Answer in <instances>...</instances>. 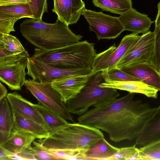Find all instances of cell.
<instances>
[{
    "label": "cell",
    "mask_w": 160,
    "mask_h": 160,
    "mask_svg": "<svg viewBox=\"0 0 160 160\" xmlns=\"http://www.w3.org/2000/svg\"><path fill=\"white\" fill-rule=\"evenodd\" d=\"M135 93L129 92L91 109L78 117V122L107 132L115 142L137 138L157 108L134 100Z\"/></svg>",
    "instance_id": "cell-1"
},
{
    "label": "cell",
    "mask_w": 160,
    "mask_h": 160,
    "mask_svg": "<svg viewBox=\"0 0 160 160\" xmlns=\"http://www.w3.org/2000/svg\"><path fill=\"white\" fill-rule=\"evenodd\" d=\"M104 137L98 129L78 122H68L50 132L46 138L37 141L48 150L86 153Z\"/></svg>",
    "instance_id": "cell-2"
},
{
    "label": "cell",
    "mask_w": 160,
    "mask_h": 160,
    "mask_svg": "<svg viewBox=\"0 0 160 160\" xmlns=\"http://www.w3.org/2000/svg\"><path fill=\"white\" fill-rule=\"evenodd\" d=\"M23 37L37 48L50 50L80 41L81 35L74 33L66 25L57 19L54 23L30 18L23 21L20 27Z\"/></svg>",
    "instance_id": "cell-3"
},
{
    "label": "cell",
    "mask_w": 160,
    "mask_h": 160,
    "mask_svg": "<svg viewBox=\"0 0 160 160\" xmlns=\"http://www.w3.org/2000/svg\"><path fill=\"white\" fill-rule=\"evenodd\" d=\"M94 44L87 40L50 50L35 49L33 59L52 66L62 69H92L97 54Z\"/></svg>",
    "instance_id": "cell-4"
},
{
    "label": "cell",
    "mask_w": 160,
    "mask_h": 160,
    "mask_svg": "<svg viewBox=\"0 0 160 160\" xmlns=\"http://www.w3.org/2000/svg\"><path fill=\"white\" fill-rule=\"evenodd\" d=\"M103 82L101 72L92 75L80 92L66 103L69 112L79 116L87 112L91 107H98L119 96L117 89L100 86Z\"/></svg>",
    "instance_id": "cell-5"
},
{
    "label": "cell",
    "mask_w": 160,
    "mask_h": 160,
    "mask_svg": "<svg viewBox=\"0 0 160 160\" xmlns=\"http://www.w3.org/2000/svg\"><path fill=\"white\" fill-rule=\"evenodd\" d=\"M24 85L38 102L66 120L74 122L73 116L69 112L61 95L52 87V83H41L29 78L26 80Z\"/></svg>",
    "instance_id": "cell-6"
},
{
    "label": "cell",
    "mask_w": 160,
    "mask_h": 160,
    "mask_svg": "<svg viewBox=\"0 0 160 160\" xmlns=\"http://www.w3.org/2000/svg\"><path fill=\"white\" fill-rule=\"evenodd\" d=\"M141 37L132 33L125 36L117 47L114 43L107 50L97 54L92 71L95 72L116 68L121 59L127 54Z\"/></svg>",
    "instance_id": "cell-7"
},
{
    "label": "cell",
    "mask_w": 160,
    "mask_h": 160,
    "mask_svg": "<svg viewBox=\"0 0 160 160\" xmlns=\"http://www.w3.org/2000/svg\"><path fill=\"white\" fill-rule=\"evenodd\" d=\"M27 74L34 81L41 83H52L63 78L87 75L92 70L88 68L62 69L56 68L29 57L27 65Z\"/></svg>",
    "instance_id": "cell-8"
},
{
    "label": "cell",
    "mask_w": 160,
    "mask_h": 160,
    "mask_svg": "<svg viewBox=\"0 0 160 160\" xmlns=\"http://www.w3.org/2000/svg\"><path fill=\"white\" fill-rule=\"evenodd\" d=\"M83 15L89 24V31L95 33L98 40L115 39L124 31L119 17L87 9Z\"/></svg>",
    "instance_id": "cell-9"
},
{
    "label": "cell",
    "mask_w": 160,
    "mask_h": 160,
    "mask_svg": "<svg viewBox=\"0 0 160 160\" xmlns=\"http://www.w3.org/2000/svg\"><path fill=\"white\" fill-rule=\"evenodd\" d=\"M154 43L153 32L142 34L130 51L119 62L116 68L120 69L132 64L149 62L153 53Z\"/></svg>",
    "instance_id": "cell-10"
},
{
    "label": "cell",
    "mask_w": 160,
    "mask_h": 160,
    "mask_svg": "<svg viewBox=\"0 0 160 160\" xmlns=\"http://www.w3.org/2000/svg\"><path fill=\"white\" fill-rule=\"evenodd\" d=\"M29 57L28 52L16 37L0 33V65L14 63Z\"/></svg>",
    "instance_id": "cell-11"
},
{
    "label": "cell",
    "mask_w": 160,
    "mask_h": 160,
    "mask_svg": "<svg viewBox=\"0 0 160 160\" xmlns=\"http://www.w3.org/2000/svg\"><path fill=\"white\" fill-rule=\"evenodd\" d=\"M28 58L14 63L0 65V81L11 90H20L24 85Z\"/></svg>",
    "instance_id": "cell-12"
},
{
    "label": "cell",
    "mask_w": 160,
    "mask_h": 160,
    "mask_svg": "<svg viewBox=\"0 0 160 160\" xmlns=\"http://www.w3.org/2000/svg\"><path fill=\"white\" fill-rule=\"evenodd\" d=\"M52 11L58 19L68 26L76 23L86 9L82 0H53Z\"/></svg>",
    "instance_id": "cell-13"
},
{
    "label": "cell",
    "mask_w": 160,
    "mask_h": 160,
    "mask_svg": "<svg viewBox=\"0 0 160 160\" xmlns=\"http://www.w3.org/2000/svg\"><path fill=\"white\" fill-rule=\"evenodd\" d=\"M95 73L92 71L87 75L72 76L61 78L52 82V85L60 94L62 101L66 103L80 92L90 77Z\"/></svg>",
    "instance_id": "cell-14"
},
{
    "label": "cell",
    "mask_w": 160,
    "mask_h": 160,
    "mask_svg": "<svg viewBox=\"0 0 160 160\" xmlns=\"http://www.w3.org/2000/svg\"><path fill=\"white\" fill-rule=\"evenodd\" d=\"M120 69L160 91V73L149 62L131 64Z\"/></svg>",
    "instance_id": "cell-15"
},
{
    "label": "cell",
    "mask_w": 160,
    "mask_h": 160,
    "mask_svg": "<svg viewBox=\"0 0 160 160\" xmlns=\"http://www.w3.org/2000/svg\"><path fill=\"white\" fill-rule=\"evenodd\" d=\"M6 98L13 113L36 122L46 127L50 132V128L32 103L14 92L8 94Z\"/></svg>",
    "instance_id": "cell-16"
},
{
    "label": "cell",
    "mask_w": 160,
    "mask_h": 160,
    "mask_svg": "<svg viewBox=\"0 0 160 160\" xmlns=\"http://www.w3.org/2000/svg\"><path fill=\"white\" fill-rule=\"evenodd\" d=\"M119 18L124 31H129L138 34L148 32L154 22L148 15L139 12L132 7L120 14Z\"/></svg>",
    "instance_id": "cell-17"
},
{
    "label": "cell",
    "mask_w": 160,
    "mask_h": 160,
    "mask_svg": "<svg viewBox=\"0 0 160 160\" xmlns=\"http://www.w3.org/2000/svg\"><path fill=\"white\" fill-rule=\"evenodd\" d=\"M160 140V105L148 120L137 137L135 144L144 146Z\"/></svg>",
    "instance_id": "cell-18"
},
{
    "label": "cell",
    "mask_w": 160,
    "mask_h": 160,
    "mask_svg": "<svg viewBox=\"0 0 160 160\" xmlns=\"http://www.w3.org/2000/svg\"><path fill=\"white\" fill-rule=\"evenodd\" d=\"M35 138V137L30 133L13 128L7 140L0 143V146L17 153L30 148Z\"/></svg>",
    "instance_id": "cell-19"
},
{
    "label": "cell",
    "mask_w": 160,
    "mask_h": 160,
    "mask_svg": "<svg viewBox=\"0 0 160 160\" xmlns=\"http://www.w3.org/2000/svg\"><path fill=\"white\" fill-rule=\"evenodd\" d=\"M102 87L114 88L128 92L130 93H139L147 97L156 98L158 90L140 81H131L115 82H102L100 84Z\"/></svg>",
    "instance_id": "cell-20"
},
{
    "label": "cell",
    "mask_w": 160,
    "mask_h": 160,
    "mask_svg": "<svg viewBox=\"0 0 160 160\" xmlns=\"http://www.w3.org/2000/svg\"><path fill=\"white\" fill-rule=\"evenodd\" d=\"M14 115L7 98L0 101V143L6 141L13 128Z\"/></svg>",
    "instance_id": "cell-21"
},
{
    "label": "cell",
    "mask_w": 160,
    "mask_h": 160,
    "mask_svg": "<svg viewBox=\"0 0 160 160\" xmlns=\"http://www.w3.org/2000/svg\"><path fill=\"white\" fill-rule=\"evenodd\" d=\"M13 128L30 133L39 139L45 138L49 135V131L42 125L17 114L13 113Z\"/></svg>",
    "instance_id": "cell-22"
},
{
    "label": "cell",
    "mask_w": 160,
    "mask_h": 160,
    "mask_svg": "<svg viewBox=\"0 0 160 160\" xmlns=\"http://www.w3.org/2000/svg\"><path fill=\"white\" fill-rule=\"evenodd\" d=\"M104 138L86 153L87 160H108L118 150Z\"/></svg>",
    "instance_id": "cell-23"
},
{
    "label": "cell",
    "mask_w": 160,
    "mask_h": 160,
    "mask_svg": "<svg viewBox=\"0 0 160 160\" xmlns=\"http://www.w3.org/2000/svg\"><path fill=\"white\" fill-rule=\"evenodd\" d=\"M44 121L48 126L50 131H53L68 123L66 120L57 113L46 107L40 102L32 103Z\"/></svg>",
    "instance_id": "cell-24"
},
{
    "label": "cell",
    "mask_w": 160,
    "mask_h": 160,
    "mask_svg": "<svg viewBox=\"0 0 160 160\" xmlns=\"http://www.w3.org/2000/svg\"><path fill=\"white\" fill-rule=\"evenodd\" d=\"M94 6L102 10L121 14L132 7V0H92Z\"/></svg>",
    "instance_id": "cell-25"
},
{
    "label": "cell",
    "mask_w": 160,
    "mask_h": 160,
    "mask_svg": "<svg viewBox=\"0 0 160 160\" xmlns=\"http://www.w3.org/2000/svg\"><path fill=\"white\" fill-rule=\"evenodd\" d=\"M0 13L14 16L19 19L25 18H33L29 3L0 6Z\"/></svg>",
    "instance_id": "cell-26"
},
{
    "label": "cell",
    "mask_w": 160,
    "mask_h": 160,
    "mask_svg": "<svg viewBox=\"0 0 160 160\" xmlns=\"http://www.w3.org/2000/svg\"><path fill=\"white\" fill-rule=\"evenodd\" d=\"M104 82H115L140 81L117 68L106 69L101 71Z\"/></svg>",
    "instance_id": "cell-27"
},
{
    "label": "cell",
    "mask_w": 160,
    "mask_h": 160,
    "mask_svg": "<svg viewBox=\"0 0 160 160\" xmlns=\"http://www.w3.org/2000/svg\"><path fill=\"white\" fill-rule=\"evenodd\" d=\"M139 160H160V140L139 149Z\"/></svg>",
    "instance_id": "cell-28"
},
{
    "label": "cell",
    "mask_w": 160,
    "mask_h": 160,
    "mask_svg": "<svg viewBox=\"0 0 160 160\" xmlns=\"http://www.w3.org/2000/svg\"><path fill=\"white\" fill-rule=\"evenodd\" d=\"M135 144L131 147L119 148L118 151L108 160H138L139 149Z\"/></svg>",
    "instance_id": "cell-29"
},
{
    "label": "cell",
    "mask_w": 160,
    "mask_h": 160,
    "mask_svg": "<svg viewBox=\"0 0 160 160\" xmlns=\"http://www.w3.org/2000/svg\"><path fill=\"white\" fill-rule=\"evenodd\" d=\"M33 147L28 150L35 156L37 160H58V158L43 148L38 142H33Z\"/></svg>",
    "instance_id": "cell-30"
},
{
    "label": "cell",
    "mask_w": 160,
    "mask_h": 160,
    "mask_svg": "<svg viewBox=\"0 0 160 160\" xmlns=\"http://www.w3.org/2000/svg\"><path fill=\"white\" fill-rule=\"evenodd\" d=\"M18 20L15 16L0 13V33L10 34L15 32L14 26Z\"/></svg>",
    "instance_id": "cell-31"
},
{
    "label": "cell",
    "mask_w": 160,
    "mask_h": 160,
    "mask_svg": "<svg viewBox=\"0 0 160 160\" xmlns=\"http://www.w3.org/2000/svg\"><path fill=\"white\" fill-rule=\"evenodd\" d=\"M154 43L153 53L149 62L157 70L160 72V28L153 31Z\"/></svg>",
    "instance_id": "cell-32"
},
{
    "label": "cell",
    "mask_w": 160,
    "mask_h": 160,
    "mask_svg": "<svg viewBox=\"0 0 160 160\" xmlns=\"http://www.w3.org/2000/svg\"><path fill=\"white\" fill-rule=\"evenodd\" d=\"M33 18L42 20L43 14L48 12L47 0H30Z\"/></svg>",
    "instance_id": "cell-33"
},
{
    "label": "cell",
    "mask_w": 160,
    "mask_h": 160,
    "mask_svg": "<svg viewBox=\"0 0 160 160\" xmlns=\"http://www.w3.org/2000/svg\"><path fill=\"white\" fill-rule=\"evenodd\" d=\"M12 160H37L34 155L28 149L17 153H15Z\"/></svg>",
    "instance_id": "cell-34"
},
{
    "label": "cell",
    "mask_w": 160,
    "mask_h": 160,
    "mask_svg": "<svg viewBox=\"0 0 160 160\" xmlns=\"http://www.w3.org/2000/svg\"><path fill=\"white\" fill-rule=\"evenodd\" d=\"M31 2L30 0H0V6Z\"/></svg>",
    "instance_id": "cell-35"
},
{
    "label": "cell",
    "mask_w": 160,
    "mask_h": 160,
    "mask_svg": "<svg viewBox=\"0 0 160 160\" xmlns=\"http://www.w3.org/2000/svg\"><path fill=\"white\" fill-rule=\"evenodd\" d=\"M14 154L0 146V160H12Z\"/></svg>",
    "instance_id": "cell-36"
},
{
    "label": "cell",
    "mask_w": 160,
    "mask_h": 160,
    "mask_svg": "<svg viewBox=\"0 0 160 160\" xmlns=\"http://www.w3.org/2000/svg\"><path fill=\"white\" fill-rule=\"evenodd\" d=\"M158 12L155 21V28L154 31H156L160 28V1L158 5Z\"/></svg>",
    "instance_id": "cell-37"
},
{
    "label": "cell",
    "mask_w": 160,
    "mask_h": 160,
    "mask_svg": "<svg viewBox=\"0 0 160 160\" xmlns=\"http://www.w3.org/2000/svg\"><path fill=\"white\" fill-rule=\"evenodd\" d=\"M8 91L5 87L0 82V101L6 98L8 94Z\"/></svg>",
    "instance_id": "cell-38"
},
{
    "label": "cell",
    "mask_w": 160,
    "mask_h": 160,
    "mask_svg": "<svg viewBox=\"0 0 160 160\" xmlns=\"http://www.w3.org/2000/svg\"></svg>",
    "instance_id": "cell-39"
}]
</instances>
